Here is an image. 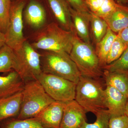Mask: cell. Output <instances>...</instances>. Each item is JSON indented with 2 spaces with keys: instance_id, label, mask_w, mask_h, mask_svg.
Masks as SVG:
<instances>
[{
  "instance_id": "obj_1",
  "label": "cell",
  "mask_w": 128,
  "mask_h": 128,
  "mask_svg": "<svg viewBox=\"0 0 128 128\" xmlns=\"http://www.w3.org/2000/svg\"><path fill=\"white\" fill-rule=\"evenodd\" d=\"M74 34V30L66 31L57 23L52 22L40 28L31 44L36 50L64 51L70 54Z\"/></svg>"
},
{
  "instance_id": "obj_2",
  "label": "cell",
  "mask_w": 128,
  "mask_h": 128,
  "mask_svg": "<svg viewBox=\"0 0 128 128\" xmlns=\"http://www.w3.org/2000/svg\"><path fill=\"white\" fill-rule=\"evenodd\" d=\"M22 92L21 109L16 118L18 119L34 118L44 108L55 101L48 95L37 80L25 82Z\"/></svg>"
},
{
  "instance_id": "obj_3",
  "label": "cell",
  "mask_w": 128,
  "mask_h": 128,
  "mask_svg": "<svg viewBox=\"0 0 128 128\" xmlns=\"http://www.w3.org/2000/svg\"><path fill=\"white\" fill-rule=\"evenodd\" d=\"M70 56L81 76L98 80L103 76L102 68L95 49L91 44L82 40L75 32Z\"/></svg>"
},
{
  "instance_id": "obj_4",
  "label": "cell",
  "mask_w": 128,
  "mask_h": 128,
  "mask_svg": "<svg viewBox=\"0 0 128 128\" xmlns=\"http://www.w3.org/2000/svg\"><path fill=\"white\" fill-rule=\"evenodd\" d=\"M75 100L86 113L95 114L106 109L105 89L98 80L81 76L76 85Z\"/></svg>"
},
{
  "instance_id": "obj_5",
  "label": "cell",
  "mask_w": 128,
  "mask_h": 128,
  "mask_svg": "<svg viewBox=\"0 0 128 128\" xmlns=\"http://www.w3.org/2000/svg\"><path fill=\"white\" fill-rule=\"evenodd\" d=\"M41 54L43 72L78 83L81 75L70 54L64 51H44Z\"/></svg>"
},
{
  "instance_id": "obj_6",
  "label": "cell",
  "mask_w": 128,
  "mask_h": 128,
  "mask_svg": "<svg viewBox=\"0 0 128 128\" xmlns=\"http://www.w3.org/2000/svg\"><path fill=\"white\" fill-rule=\"evenodd\" d=\"M14 51L18 65L16 72L24 82L29 80H37L43 72L41 64V54L38 52L27 40Z\"/></svg>"
},
{
  "instance_id": "obj_7",
  "label": "cell",
  "mask_w": 128,
  "mask_h": 128,
  "mask_svg": "<svg viewBox=\"0 0 128 128\" xmlns=\"http://www.w3.org/2000/svg\"><path fill=\"white\" fill-rule=\"evenodd\" d=\"M37 80L54 100L66 102L75 100L76 85L75 82L44 72L38 76Z\"/></svg>"
},
{
  "instance_id": "obj_8",
  "label": "cell",
  "mask_w": 128,
  "mask_h": 128,
  "mask_svg": "<svg viewBox=\"0 0 128 128\" xmlns=\"http://www.w3.org/2000/svg\"><path fill=\"white\" fill-rule=\"evenodd\" d=\"M26 0L12 1L9 25L5 34L6 44L14 50L20 48L26 40L23 34V12Z\"/></svg>"
},
{
  "instance_id": "obj_9",
  "label": "cell",
  "mask_w": 128,
  "mask_h": 128,
  "mask_svg": "<svg viewBox=\"0 0 128 128\" xmlns=\"http://www.w3.org/2000/svg\"><path fill=\"white\" fill-rule=\"evenodd\" d=\"M86 113L75 100L65 102L59 128H81L87 122Z\"/></svg>"
},
{
  "instance_id": "obj_10",
  "label": "cell",
  "mask_w": 128,
  "mask_h": 128,
  "mask_svg": "<svg viewBox=\"0 0 128 128\" xmlns=\"http://www.w3.org/2000/svg\"><path fill=\"white\" fill-rule=\"evenodd\" d=\"M65 102L55 101L34 117L44 128H59Z\"/></svg>"
},
{
  "instance_id": "obj_11",
  "label": "cell",
  "mask_w": 128,
  "mask_h": 128,
  "mask_svg": "<svg viewBox=\"0 0 128 128\" xmlns=\"http://www.w3.org/2000/svg\"><path fill=\"white\" fill-rule=\"evenodd\" d=\"M105 90V106L110 118L124 114L128 98L112 86H106Z\"/></svg>"
},
{
  "instance_id": "obj_12",
  "label": "cell",
  "mask_w": 128,
  "mask_h": 128,
  "mask_svg": "<svg viewBox=\"0 0 128 128\" xmlns=\"http://www.w3.org/2000/svg\"><path fill=\"white\" fill-rule=\"evenodd\" d=\"M56 23L66 31L74 30L70 6L66 0H47Z\"/></svg>"
},
{
  "instance_id": "obj_13",
  "label": "cell",
  "mask_w": 128,
  "mask_h": 128,
  "mask_svg": "<svg viewBox=\"0 0 128 128\" xmlns=\"http://www.w3.org/2000/svg\"><path fill=\"white\" fill-rule=\"evenodd\" d=\"M26 23L31 27L39 29L44 26L46 20V10L40 2L30 0L24 12Z\"/></svg>"
},
{
  "instance_id": "obj_14",
  "label": "cell",
  "mask_w": 128,
  "mask_h": 128,
  "mask_svg": "<svg viewBox=\"0 0 128 128\" xmlns=\"http://www.w3.org/2000/svg\"><path fill=\"white\" fill-rule=\"evenodd\" d=\"M70 11L74 32L82 41L91 44L89 30L90 12L78 11L71 7Z\"/></svg>"
},
{
  "instance_id": "obj_15",
  "label": "cell",
  "mask_w": 128,
  "mask_h": 128,
  "mask_svg": "<svg viewBox=\"0 0 128 128\" xmlns=\"http://www.w3.org/2000/svg\"><path fill=\"white\" fill-rule=\"evenodd\" d=\"M24 84V81L15 70L0 76V98L22 92Z\"/></svg>"
},
{
  "instance_id": "obj_16",
  "label": "cell",
  "mask_w": 128,
  "mask_h": 128,
  "mask_svg": "<svg viewBox=\"0 0 128 128\" xmlns=\"http://www.w3.org/2000/svg\"><path fill=\"white\" fill-rule=\"evenodd\" d=\"M22 92L0 98V123L8 118H17L20 110Z\"/></svg>"
},
{
  "instance_id": "obj_17",
  "label": "cell",
  "mask_w": 128,
  "mask_h": 128,
  "mask_svg": "<svg viewBox=\"0 0 128 128\" xmlns=\"http://www.w3.org/2000/svg\"><path fill=\"white\" fill-rule=\"evenodd\" d=\"M103 19L110 30L118 34L128 27V7L120 5L115 10Z\"/></svg>"
},
{
  "instance_id": "obj_18",
  "label": "cell",
  "mask_w": 128,
  "mask_h": 128,
  "mask_svg": "<svg viewBox=\"0 0 128 128\" xmlns=\"http://www.w3.org/2000/svg\"><path fill=\"white\" fill-rule=\"evenodd\" d=\"M103 76L106 86L114 88L128 98V72L104 70Z\"/></svg>"
},
{
  "instance_id": "obj_19",
  "label": "cell",
  "mask_w": 128,
  "mask_h": 128,
  "mask_svg": "<svg viewBox=\"0 0 128 128\" xmlns=\"http://www.w3.org/2000/svg\"><path fill=\"white\" fill-rule=\"evenodd\" d=\"M117 36V34L108 28L105 36L96 44L95 50L102 69L106 66L108 54Z\"/></svg>"
},
{
  "instance_id": "obj_20",
  "label": "cell",
  "mask_w": 128,
  "mask_h": 128,
  "mask_svg": "<svg viewBox=\"0 0 128 128\" xmlns=\"http://www.w3.org/2000/svg\"><path fill=\"white\" fill-rule=\"evenodd\" d=\"M18 68L14 50L5 44L0 49V73H8L12 70L16 72Z\"/></svg>"
},
{
  "instance_id": "obj_21",
  "label": "cell",
  "mask_w": 128,
  "mask_h": 128,
  "mask_svg": "<svg viewBox=\"0 0 128 128\" xmlns=\"http://www.w3.org/2000/svg\"><path fill=\"white\" fill-rule=\"evenodd\" d=\"M90 25L93 40L96 44L105 36L108 28V26L104 19L91 12Z\"/></svg>"
},
{
  "instance_id": "obj_22",
  "label": "cell",
  "mask_w": 128,
  "mask_h": 128,
  "mask_svg": "<svg viewBox=\"0 0 128 128\" xmlns=\"http://www.w3.org/2000/svg\"><path fill=\"white\" fill-rule=\"evenodd\" d=\"M0 128H46L35 118L20 120L16 118H8L0 123Z\"/></svg>"
},
{
  "instance_id": "obj_23",
  "label": "cell",
  "mask_w": 128,
  "mask_h": 128,
  "mask_svg": "<svg viewBox=\"0 0 128 128\" xmlns=\"http://www.w3.org/2000/svg\"><path fill=\"white\" fill-rule=\"evenodd\" d=\"M127 47L128 46L117 35L108 54L106 65L109 64L118 60L122 55Z\"/></svg>"
},
{
  "instance_id": "obj_24",
  "label": "cell",
  "mask_w": 128,
  "mask_h": 128,
  "mask_svg": "<svg viewBox=\"0 0 128 128\" xmlns=\"http://www.w3.org/2000/svg\"><path fill=\"white\" fill-rule=\"evenodd\" d=\"M103 69L110 72H128V47L118 60L109 64L107 65L104 67Z\"/></svg>"
},
{
  "instance_id": "obj_25",
  "label": "cell",
  "mask_w": 128,
  "mask_h": 128,
  "mask_svg": "<svg viewBox=\"0 0 128 128\" xmlns=\"http://www.w3.org/2000/svg\"><path fill=\"white\" fill-rule=\"evenodd\" d=\"M12 0H0V30L5 34L9 21Z\"/></svg>"
},
{
  "instance_id": "obj_26",
  "label": "cell",
  "mask_w": 128,
  "mask_h": 128,
  "mask_svg": "<svg viewBox=\"0 0 128 128\" xmlns=\"http://www.w3.org/2000/svg\"><path fill=\"white\" fill-rule=\"evenodd\" d=\"M96 121L93 123L86 122L81 128H108L110 117L107 109L98 111L95 114Z\"/></svg>"
},
{
  "instance_id": "obj_27",
  "label": "cell",
  "mask_w": 128,
  "mask_h": 128,
  "mask_svg": "<svg viewBox=\"0 0 128 128\" xmlns=\"http://www.w3.org/2000/svg\"><path fill=\"white\" fill-rule=\"evenodd\" d=\"M119 5L114 0H105L100 8L95 14L104 19L115 10Z\"/></svg>"
},
{
  "instance_id": "obj_28",
  "label": "cell",
  "mask_w": 128,
  "mask_h": 128,
  "mask_svg": "<svg viewBox=\"0 0 128 128\" xmlns=\"http://www.w3.org/2000/svg\"><path fill=\"white\" fill-rule=\"evenodd\" d=\"M108 128H128V118L125 114L110 118Z\"/></svg>"
},
{
  "instance_id": "obj_29",
  "label": "cell",
  "mask_w": 128,
  "mask_h": 128,
  "mask_svg": "<svg viewBox=\"0 0 128 128\" xmlns=\"http://www.w3.org/2000/svg\"><path fill=\"white\" fill-rule=\"evenodd\" d=\"M70 6L78 11L90 12L85 0H66Z\"/></svg>"
},
{
  "instance_id": "obj_30",
  "label": "cell",
  "mask_w": 128,
  "mask_h": 128,
  "mask_svg": "<svg viewBox=\"0 0 128 128\" xmlns=\"http://www.w3.org/2000/svg\"><path fill=\"white\" fill-rule=\"evenodd\" d=\"M89 11L94 14H96L105 0H85Z\"/></svg>"
},
{
  "instance_id": "obj_31",
  "label": "cell",
  "mask_w": 128,
  "mask_h": 128,
  "mask_svg": "<svg viewBox=\"0 0 128 128\" xmlns=\"http://www.w3.org/2000/svg\"><path fill=\"white\" fill-rule=\"evenodd\" d=\"M117 35L128 47V27L120 31L117 34Z\"/></svg>"
},
{
  "instance_id": "obj_32",
  "label": "cell",
  "mask_w": 128,
  "mask_h": 128,
  "mask_svg": "<svg viewBox=\"0 0 128 128\" xmlns=\"http://www.w3.org/2000/svg\"><path fill=\"white\" fill-rule=\"evenodd\" d=\"M6 44L5 34L0 30V49Z\"/></svg>"
},
{
  "instance_id": "obj_33",
  "label": "cell",
  "mask_w": 128,
  "mask_h": 128,
  "mask_svg": "<svg viewBox=\"0 0 128 128\" xmlns=\"http://www.w3.org/2000/svg\"><path fill=\"white\" fill-rule=\"evenodd\" d=\"M118 4L122 6H125L124 5L128 4V0H114Z\"/></svg>"
},
{
  "instance_id": "obj_34",
  "label": "cell",
  "mask_w": 128,
  "mask_h": 128,
  "mask_svg": "<svg viewBox=\"0 0 128 128\" xmlns=\"http://www.w3.org/2000/svg\"><path fill=\"white\" fill-rule=\"evenodd\" d=\"M124 114L128 118V98L127 105H126V109H125V112H124Z\"/></svg>"
},
{
  "instance_id": "obj_35",
  "label": "cell",
  "mask_w": 128,
  "mask_h": 128,
  "mask_svg": "<svg viewBox=\"0 0 128 128\" xmlns=\"http://www.w3.org/2000/svg\"><path fill=\"white\" fill-rule=\"evenodd\" d=\"M14 0H12V1H14Z\"/></svg>"
}]
</instances>
